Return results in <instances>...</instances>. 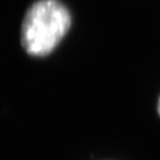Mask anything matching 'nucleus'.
Listing matches in <instances>:
<instances>
[{"label":"nucleus","mask_w":160,"mask_h":160,"mask_svg":"<svg viewBox=\"0 0 160 160\" xmlns=\"http://www.w3.org/2000/svg\"><path fill=\"white\" fill-rule=\"evenodd\" d=\"M157 109H158V113L160 115V98H159V101H158V106H157Z\"/></svg>","instance_id":"obj_2"},{"label":"nucleus","mask_w":160,"mask_h":160,"mask_svg":"<svg viewBox=\"0 0 160 160\" xmlns=\"http://www.w3.org/2000/svg\"><path fill=\"white\" fill-rule=\"evenodd\" d=\"M72 24L68 10L58 0H40L26 12L20 41L31 56H47L54 50Z\"/></svg>","instance_id":"obj_1"}]
</instances>
